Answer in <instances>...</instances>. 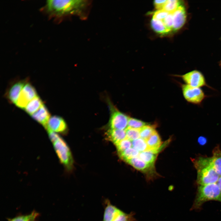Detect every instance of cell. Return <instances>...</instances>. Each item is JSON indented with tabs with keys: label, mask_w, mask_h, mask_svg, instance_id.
<instances>
[{
	"label": "cell",
	"mask_w": 221,
	"mask_h": 221,
	"mask_svg": "<svg viewBox=\"0 0 221 221\" xmlns=\"http://www.w3.org/2000/svg\"><path fill=\"white\" fill-rule=\"evenodd\" d=\"M91 4L88 0H49L46 2L45 8L49 14L53 16L75 15L84 19L87 16Z\"/></svg>",
	"instance_id": "6da1fadb"
},
{
	"label": "cell",
	"mask_w": 221,
	"mask_h": 221,
	"mask_svg": "<svg viewBox=\"0 0 221 221\" xmlns=\"http://www.w3.org/2000/svg\"><path fill=\"white\" fill-rule=\"evenodd\" d=\"M193 162L197 171L196 182L199 185L217 183L219 176L213 165L211 157H200Z\"/></svg>",
	"instance_id": "7a4b0ae2"
},
{
	"label": "cell",
	"mask_w": 221,
	"mask_h": 221,
	"mask_svg": "<svg viewBox=\"0 0 221 221\" xmlns=\"http://www.w3.org/2000/svg\"><path fill=\"white\" fill-rule=\"evenodd\" d=\"M221 202V191L217 183L199 185L192 209H199L205 202L210 200Z\"/></svg>",
	"instance_id": "3957f363"
},
{
	"label": "cell",
	"mask_w": 221,
	"mask_h": 221,
	"mask_svg": "<svg viewBox=\"0 0 221 221\" xmlns=\"http://www.w3.org/2000/svg\"><path fill=\"white\" fill-rule=\"evenodd\" d=\"M104 211L102 221H135L133 212L125 213L111 203L107 198L103 201Z\"/></svg>",
	"instance_id": "277c9868"
},
{
	"label": "cell",
	"mask_w": 221,
	"mask_h": 221,
	"mask_svg": "<svg viewBox=\"0 0 221 221\" xmlns=\"http://www.w3.org/2000/svg\"><path fill=\"white\" fill-rule=\"evenodd\" d=\"M52 142L60 162L67 170L71 169L73 161L71 151L66 142L59 135Z\"/></svg>",
	"instance_id": "5b68a950"
},
{
	"label": "cell",
	"mask_w": 221,
	"mask_h": 221,
	"mask_svg": "<svg viewBox=\"0 0 221 221\" xmlns=\"http://www.w3.org/2000/svg\"><path fill=\"white\" fill-rule=\"evenodd\" d=\"M110 111L108 126L110 129L124 130L127 127L129 118L118 110L110 102L108 103Z\"/></svg>",
	"instance_id": "8992f818"
},
{
	"label": "cell",
	"mask_w": 221,
	"mask_h": 221,
	"mask_svg": "<svg viewBox=\"0 0 221 221\" xmlns=\"http://www.w3.org/2000/svg\"><path fill=\"white\" fill-rule=\"evenodd\" d=\"M183 96L188 102L195 104H199L205 97L203 90L200 87H195L184 84L182 86Z\"/></svg>",
	"instance_id": "52a82bcc"
},
{
	"label": "cell",
	"mask_w": 221,
	"mask_h": 221,
	"mask_svg": "<svg viewBox=\"0 0 221 221\" xmlns=\"http://www.w3.org/2000/svg\"><path fill=\"white\" fill-rule=\"evenodd\" d=\"M37 95L34 87L28 82L21 91L15 104L18 107L24 109L28 104Z\"/></svg>",
	"instance_id": "ba28073f"
},
{
	"label": "cell",
	"mask_w": 221,
	"mask_h": 221,
	"mask_svg": "<svg viewBox=\"0 0 221 221\" xmlns=\"http://www.w3.org/2000/svg\"><path fill=\"white\" fill-rule=\"evenodd\" d=\"M181 77L186 84L192 86L201 88L207 86L204 76L199 71H190L182 75Z\"/></svg>",
	"instance_id": "9c48e42d"
},
{
	"label": "cell",
	"mask_w": 221,
	"mask_h": 221,
	"mask_svg": "<svg viewBox=\"0 0 221 221\" xmlns=\"http://www.w3.org/2000/svg\"><path fill=\"white\" fill-rule=\"evenodd\" d=\"M28 82V79H26L15 81L11 84L5 94L10 103H16L21 91Z\"/></svg>",
	"instance_id": "30bf717a"
},
{
	"label": "cell",
	"mask_w": 221,
	"mask_h": 221,
	"mask_svg": "<svg viewBox=\"0 0 221 221\" xmlns=\"http://www.w3.org/2000/svg\"><path fill=\"white\" fill-rule=\"evenodd\" d=\"M67 126L64 119L58 115H53L50 118L45 129L55 133L64 134L67 131Z\"/></svg>",
	"instance_id": "8fae6325"
},
{
	"label": "cell",
	"mask_w": 221,
	"mask_h": 221,
	"mask_svg": "<svg viewBox=\"0 0 221 221\" xmlns=\"http://www.w3.org/2000/svg\"><path fill=\"white\" fill-rule=\"evenodd\" d=\"M31 116L34 120L46 129L48 122L51 117L48 110L44 104Z\"/></svg>",
	"instance_id": "7c38bea8"
},
{
	"label": "cell",
	"mask_w": 221,
	"mask_h": 221,
	"mask_svg": "<svg viewBox=\"0 0 221 221\" xmlns=\"http://www.w3.org/2000/svg\"><path fill=\"white\" fill-rule=\"evenodd\" d=\"M173 13V29L177 30L184 24L186 19V14L183 6L180 5Z\"/></svg>",
	"instance_id": "4fadbf2b"
},
{
	"label": "cell",
	"mask_w": 221,
	"mask_h": 221,
	"mask_svg": "<svg viewBox=\"0 0 221 221\" xmlns=\"http://www.w3.org/2000/svg\"><path fill=\"white\" fill-rule=\"evenodd\" d=\"M148 150L157 153L161 146V142L158 133L156 131L146 141Z\"/></svg>",
	"instance_id": "5bb4252c"
},
{
	"label": "cell",
	"mask_w": 221,
	"mask_h": 221,
	"mask_svg": "<svg viewBox=\"0 0 221 221\" xmlns=\"http://www.w3.org/2000/svg\"><path fill=\"white\" fill-rule=\"evenodd\" d=\"M107 136L115 145L126 138L125 130L110 129L107 132Z\"/></svg>",
	"instance_id": "9a60e30c"
},
{
	"label": "cell",
	"mask_w": 221,
	"mask_h": 221,
	"mask_svg": "<svg viewBox=\"0 0 221 221\" xmlns=\"http://www.w3.org/2000/svg\"><path fill=\"white\" fill-rule=\"evenodd\" d=\"M126 162L135 169L142 172L147 171L153 165L145 162L138 157L129 159Z\"/></svg>",
	"instance_id": "2e32d148"
},
{
	"label": "cell",
	"mask_w": 221,
	"mask_h": 221,
	"mask_svg": "<svg viewBox=\"0 0 221 221\" xmlns=\"http://www.w3.org/2000/svg\"><path fill=\"white\" fill-rule=\"evenodd\" d=\"M211 157L215 170L219 176H221V150L219 146L214 149Z\"/></svg>",
	"instance_id": "e0dca14e"
},
{
	"label": "cell",
	"mask_w": 221,
	"mask_h": 221,
	"mask_svg": "<svg viewBox=\"0 0 221 221\" xmlns=\"http://www.w3.org/2000/svg\"><path fill=\"white\" fill-rule=\"evenodd\" d=\"M43 104L41 99L37 95L28 104L24 109L31 115L37 111Z\"/></svg>",
	"instance_id": "ac0fdd59"
},
{
	"label": "cell",
	"mask_w": 221,
	"mask_h": 221,
	"mask_svg": "<svg viewBox=\"0 0 221 221\" xmlns=\"http://www.w3.org/2000/svg\"><path fill=\"white\" fill-rule=\"evenodd\" d=\"M157 153L150 150L140 152L138 157L145 162L153 165L156 159Z\"/></svg>",
	"instance_id": "d6986e66"
},
{
	"label": "cell",
	"mask_w": 221,
	"mask_h": 221,
	"mask_svg": "<svg viewBox=\"0 0 221 221\" xmlns=\"http://www.w3.org/2000/svg\"><path fill=\"white\" fill-rule=\"evenodd\" d=\"M151 24L153 29L158 33L163 34L169 32L166 28L163 21L153 18L151 21Z\"/></svg>",
	"instance_id": "ffe728a7"
},
{
	"label": "cell",
	"mask_w": 221,
	"mask_h": 221,
	"mask_svg": "<svg viewBox=\"0 0 221 221\" xmlns=\"http://www.w3.org/2000/svg\"><path fill=\"white\" fill-rule=\"evenodd\" d=\"M139 153L136 149L130 148L119 153L120 158L126 161L127 160L138 156Z\"/></svg>",
	"instance_id": "44dd1931"
},
{
	"label": "cell",
	"mask_w": 221,
	"mask_h": 221,
	"mask_svg": "<svg viewBox=\"0 0 221 221\" xmlns=\"http://www.w3.org/2000/svg\"><path fill=\"white\" fill-rule=\"evenodd\" d=\"M132 146L139 153L148 150L146 141L140 138L132 141Z\"/></svg>",
	"instance_id": "7402d4cb"
},
{
	"label": "cell",
	"mask_w": 221,
	"mask_h": 221,
	"mask_svg": "<svg viewBox=\"0 0 221 221\" xmlns=\"http://www.w3.org/2000/svg\"><path fill=\"white\" fill-rule=\"evenodd\" d=\"M156 131L152 126L146 125L140 129V137L146 141Z\"/></svg>",
	"instance_id": "603a6c76"
},
{
	"label": "cell",
	"mask_w": 221,
	"mask_h": 221,
	"mask_svg": "<svg viewBox=\"0 0 221 221\" xmlns=\"http://www.w3.org/2000/svg\"><path fill=\"white\" fill-rule=\"evenodd\" d=\"M39 215L37 212L33 211L29 214L19 215L8 219V221H30L33 218H37Z\"/></svg>",
	"instance_id": "cb8c5ba5"
},
{
	"label": "cell",
	"mask_w": 221,
	"mask_h": 221,
	"mask_svg": "<svg viewBox=\"0 0 221 221\" xmlns=\"http://www.w3.org/2000/svg\"><path fill=\"white\" fill-rule=\"evenodd\" d=\"M178 0H167L163 9L169 13H173L180 5Z\"/></svg>",
	"instance_id": "d4e9b609"
},
{
	"label": "cell",
	"mask_w": 221,
	"mask_h": 221,
	"mask_svg": "<svg viewBox=\"0 0 221 221\" xmlns=\"http://www.w3.org/2000/svg\"><path fill=\"white\" fill-rule=\"evenodd\" d=\"M140 129H136L127 127L125 129L126 138L130 141H132L140 138Z\"/></svg>",
	"instance_id": "484cf974"
},
{
	"label": "cell",
	"mask_w": 221,
	"mask_h": 221,
	"mask_svg": "<svg viewBox=\"0 0 221 221\" xmlns=\"http://www.w3.org/2000/svg\"><path fill=\"white\" fill-rule=\"evenodd\" d=\"M130 141L126 138L115 144L118 153L131 148L132 146V142Z\"/></svg>",
	"instance_id": "4316f807"
},
{
	"label": "cell",
	"mask_w": 221,
	"mask_h": 221,
	"mask_svg": "<svg viewBox=\"0 0 221 221\" xmlns=\"http://www.w3.org/2000/svg\"><path fill=\"white\" fill-rule=\"evenodd\" d=\"M146 123L141 120L133 118H129L128 121L127 127L136 129H140L146 125Z\"/></svg>",
	"instance_id": "83f0119b"
},
{
	"label": "cell",
	"mask_w": 221,
	"mask_h": 221,
	"mask_svg": "<svg viewBox=\"0 0 221 221\" xmlns=\"http://www.w3.org/2000/svg\"><path fill=\"white\" fill-rule=\"evenodd\" d=\"M163 21L166 28L169 32L173 29V13H169Z\"/></svg>",
	"instance_id": "f1b7e54d"
},
{
	"label": "cell",
	"mask_w": 221,
	"mask_h": 221,
	"mask_svg": "<svg viewBox=\"0 0 221 221\" xmlns=\"http://www.w3.org/2000/svg\"><path fill=\"white\" fill-rule=\"evenodd\" d=\"M169 14L163 9L157 10L154 13L153 18L163 21Z\"/></svg>",
	"instance_id": "f546056e"
},
{
	"label": "cell",
	"mask_w": 221,
	"mask_h": 221,
	"mask_svg": "<svg viewBox=\"0 0 221 221\" xmlns=\"http://www.w3.org/2000/svg\"><path fill=\"white\" fill-rule=\"evenodd\" d=\"M167 0H155L154 1V5L155 8L157 10L163 9Z\"/></svg>",
	"instance_id": "4dcf8cb0"
},
{
	"label": "cell",
	"mask_w": 221,
	"mask_h": 221,
	"mask_svg": "<svg viewBox=\"0 0 221 221\" xmlns=\"http://www.w3.org/2000/svg\"><path fill=\"white\" fill-rule=\"evenodd\" d=\"M217 184L218 185L220 190L221 191V176H219L217 182Z\"/></svg>",
	"instance_id": "1f68e13d"
},
{
	"label": "cell",
	"mask_w": 221,
	"mask_h": 221,
	"mask_svg": "<svg viewBox=\"0 0 221 221\" xmlns=\"http://www.w3.org/2000/svg\"><path fill=\"white\" fill-rule=\"evenodd\" d=\"M37 218H34L32 219L30 221H35L36 219Z\"/></svg>",
	"instance_id": "d6a6232c"
}]
</instances>
